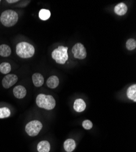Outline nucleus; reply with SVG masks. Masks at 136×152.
<instances>
[{"mask_svg":"<svg viewBox=\"0 0 136 152\" xmlns=\"http://www.w3.org/2000/svg\"><path fill=\"white\" fill-rule=\"evenodd\" d=\"M71 50L74 57L76 58L82 60L87 56V52H86L85 47L80 43H78L74 45Z\"/></svg>","mask_w":136,"mask_h":152,"instance_id":"obj_6","label":"nucleus"},{"mask_svg":"<svg viewBox=\"0 0 136 152\" xmlns=\"http://www.w3.org/2000/svg\"><path fill=\"white\" fill-rule=\"evenodd\" d=\"M13 93L14 96L17 99H23L26 95V90L23 86L18 85L16 86L13 90Z\"/></svg>","mask_w":136,"mask_h":152,"instance_id":"obj_8","label":"nucleus"},{"mask_svg":"<svg viewBox=\"0 0 136 152\" xmlns=\"http://www.w3.org/2000/svg\"><path fill=\"white\" fill-rule=\"evenodd\" d=\"M36 104L39 108L51 110L56 106V100L51 95L40 94L36 98Z\"/></svg>","mask_w":136,"mask_h":152,"instance_id":"obj_1","label":"nucleus"},{"mask_svg":"<svg viewBox=\"0 0 136 152\" xmlns=\"http://www.w3.org/2000/svg\"><path fill=\"white\" fill-rule=\"evenodd\" d=\"M0 2H1V1H0Z\"/></svg>","mask_w":136,"mask_h":152,"instance_id":"obj_23","label":"nucleus"},{"mask_svg":"<svg viewBox=\"0 0 136 152\" xmlns=\"http://www.w3.org/2000/svg\"><path fill=\"white\" fill-rule=\"evenodd\" d=\"M11 49L9 46L7 45H1L0 46V56L7 57L10 56Z\"/></svg>","mask_w":136,"mask_h":152,"instance_id":"obj_16","label":"nucleus"},{"mask_svg":"<svg viewBox=\"0 0 136 152\" xmlns=\"http://www.w3.org/2000/svg\"><path fill=\"white\" fill-rule=\"evenodd\" d=\"M128 11L127 6L123 3H120L118 4L114 8L115 13L120 16L124 15Z\"/></svg>","mask_w":136,"mask_h":152,"instance_id":"obj_10","label":"nucleus"},{"mask_svg":"<svg viewBox=\"0 0 136 152\" xmlns=\"http://www.w3.org/2000/svg\"><path fill=\"white\" fill-rule=\"evenodd\" d=\"M18 20V15L15 11L12 10H7L4 11L1 17L0 21L6 27H12L17 24Z\"/></svg>","mask_w":136,"mask_h":152,"instance_id":"obj_3","label":"nucleus"},{"mask_svg":"<svg viewBox=\"0 0 136 152\" xmlns=\"http://www.w3.org/2000/svg\"><path fill=\"white\" fill-rule=\"evenodd\" d=\"M86 108V104L84 101L81 99H76L73 105V108L78 113L82 112L85 110Z\"/></svg>","mask_w":136,"mask_h":152,"instance_id":"obj_9","label":"nucleus"},{"mask_svg":"<svg viewBox=\"0 0 136 152\" xmlns=\"http://www.w3.org/2000/svg\"><path fill=\"white\" fill-rule=\"evenodd\" d=\"M37 148L39 152H49L50 144L47 141H42L37 144Z\"/></svg>","mask_w":136,"mask_h":152,"instance_id":"obj_14","label":"nucleus"},{"mask_svg":"<svg viewBox=\"0 0 136 152\" xmlns=\"http://www.w3.org/2000/svg\"><path fill=\"white\" fill-rule=\"evenodd\" d=\"M127 97L133 100L134 102H136V85H132L128 88L127 90Z\"/></svg>","mask_w":136,"mask_h":152,"instance_id":"obj_15","label":"nucleus"},{"mask_svg":"<svg viewBox=\"0 0 136 152\" xmlns=\"http://www.w3.org/2000/svg\"><path fill=\"white\" fill-rule=\"evenodd\" d=\"M64 147L66 151L71 152L75 149L76 143L72 139H68L64 143Z\"/></svg>","mask_w":136,"mask_h":152,"instance_id":"obj_13","label":"nucleus"},{"mask_svg":"<svg viewBox=\"0 0 136 152\" xmlns=\"http://www.w3.org/2000/svg\"><path fill=\"white\" fill-rule=\"evenodd\" d=\"M18 81L17 76L15 74H7L3 78L2 85L6 89L10 88L14 85Z\"/></svg>","mask_w":136,"mask_h":152,"instance_id":"obj_7","label":"nucleus"},{"mask_svg":"<svg viewBox=\"0 0 136 152\" xmlns=\"http://www.w3.org/2000/svg\"><path fill=\"white\" fill-rule=\"evenodd\" d=\"M59 80L56 75H52L51 77H49L46 81L47 86L51 89H54L59 85Z\"/></svg>","mask_w":136,"mask_h":152,"instance_id":"obj_12","label":"nucleus"},{"mask_svg":"<svg viewBox=\"0 0 136 152\" xmlns=\"http://www.w3.org/2000/svg\"><path fill=\"white\" fill-rule=\"evenodd\" d=\"M8 3H15L18 2V0H7L6 1Z\"/></svg>","mask_w":136,"mask_h":152,"instance_id":"obj_22","label":"nucleus"},{"mask_svg":"<svg viewBox=\"0 0 136 152\" xmlns=\"http://www.w3.org/2000/svg\"><path fill=\"white\" fill-rule=\"evenodd\" d=\"M32 82L35 86L40 87L43 85L44 78L40 73H35L32 75Z\"/></svg>","mask_w":136,"mask_h":152,"instance_id":"obj_11","label":"nucleus"},{"mask_svg":"<svg viewBox=\"0 0 136 152\" xmlns=\"http://www.w3.org/2000/svg\"><path fill=\"white\" fill-rule=\"evenodd\" d=\"M52 58L59 64H65L68 58V47L59 46L53 51Z\"/></svg>","mask_w":136,"mask_h":152,"instance_id":"obj_4","label":"nucleus"},{"mask_svg":"<svg viewBox=\"0 0 136 152\" xmlns=\"http://www.w3.org/2000/svg\"><path fill=\"white\" fill-rule=\"evenodd\" d=\"M10 116V111L7 107L0 108V119H4Z\"/></svg>","mask_w":136,"mask_h":152,"instance_id":"obj_19","label":"nucleus"},{"mask_svg":"<svg viewBox=\"0 0 136 152\" xmlns=\"http://www.w3.org/2000/svg\"><path fill=\"white\" fill-rule=\"evenodd\" d=\"M11 71V66L7 62H3L0 64V72L4 74H7Z\"/></svg>","mask_w":136,"mask_h":152,"instance_id":"obj_18","label":"nucleus"},{"mask_svg":"<svg viewBox=\"0 0 136 152\" xmlns=\"http://www.w3.org/2000/svg\"><path fill=\"white\" fill-rule=\"evenodd\" d=\"M126 48L129 50H132L136 48V41L134 39H130L126 42Z\"/></svg>","mask_w":136,"mask_h":152,"instance_id":"obj_20","label":"nucleus"},{"mask_svg":"<svg viewBox=\"0 0 136 152\" xmlns=\"http://www.w3.org/2000/svg\"><path fill=\"white\" fill-rule=\"evenodd\" d=\"M39 16L40 20L43 21H46L50 18L51 16V12L48 9H42L40 10Z\"/></svg>","mask_w":136,"mask_h":152,"instance_id":"obj_17","label":"nucleus"},{"mask_svg":"<svg viewBox=\"0 0 136 152\" xmlns=\"http://www.w3.org/2000/svg\"><path fill=\"white\" fill-rule=\"evenodd\" d=\"M16 53L21 58H28L34 56L35 49L29 43L20 42L16 46Z\"/></svg>","mask_w":136,"mask_h":152,"instance_id":"obj_2","label":"nucleus"},{"mask_svg":"<svg viewBox=\"0 0 136 152\" xmlns=\"http://www.w3.org/2000/svg\"><path fill=\"white\" fill-rule=\"evenodd\" d=\"M43 127L42 124L37 120H34L28 122L25 126V131L30 136L38 135Z\"/></svg>","mask_w":136,"mask_h":152,"instance_id":"obj_5","label":"nucleus"},{"mask_svg":"<svg viewBox=\"0 0 136 152\" xmlns=\"http://www.w3.org/2000/svg\"><path fill=\"white\" fill-rule=\"evenodd\" d=\"M82 126L85 130H90L93 127V124L89 120H85L82 122Z\"/></svg>","mask_w":136,"mask_h":152,"instance_id":"obj_21","label":"nucleus"}]
</instances>
